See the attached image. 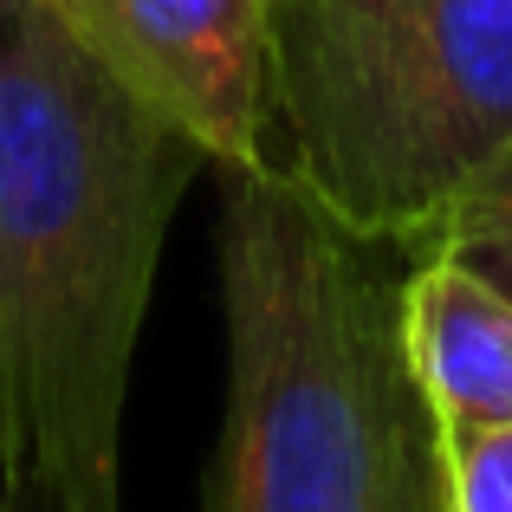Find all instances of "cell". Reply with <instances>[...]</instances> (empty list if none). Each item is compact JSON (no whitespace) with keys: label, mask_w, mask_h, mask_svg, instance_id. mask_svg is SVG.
Here are the masks:
<instances>
[{"label":"cell","mask_w":512,"mask_h":512,"mask_svg":"<svg viewBox=\"0 0 512 512\" xmlns=\"http://www.w3.org/2000/svg\"><path fill=\"white\" fill-rule=\"evenodd\" d=\"M85 46L169 117L201 163H266V13L273 0H59Z\"/></svg>","instance_id":"cell-4"},{"label":"cell","mask_w":512,"mask_h":512,"mask_svg":"<svg viewBox=\"0 0 512 512\" xmlns=\"http://www.w3.org/2000/svg\"><path fill=\"white\" fill-rule=\"evenodd\" d=\"M201 150L59 0H0V493L124 512V402Z\"/></svg>","instance_id":"cell-1"},{"label":"cell","mask_w":512,"mask_h":512,"mask_svg":"<svg viewBox=\"0 0 512 512\" xmlns=\"http://www.w3.org/2000/svg\"><path fill=\"white\" fill-rule=\"evenodd\" d=\"M428 247L461 253V260H474L480 273H493L512 292V150L454 201V214L435 227Z\"/></svg>","instance_id":"cell-6"},{"label":"cell","mask_w":512,"mask_h":512,"mask_svg":"<svg viewBox=\"0 0 512 512\" xmlns=\"http://www.w3.org/2000/svg\"><path fill=\"white\" fill-rule=\"evenodd\" d=\"M448 512H512V428H441Z\"/></svg>","instance_id":"cell-7"},{"label":"cell","mask_w":512,"mask_h":512,"mask_svg":"<svg viewBox=\"0 0 512 512\" xmlns=\"http://www.w3.org/2000/svg\"><path fill=\"white\" fill-rule=\"evenodd\" d=\"M266 130L325 214L428 247L512 150V0H273Z\"/></svg>","instance_id":"cell-3"},{"label":"cell","mask_w":512,"mask_h":512,"mask_svg":"<svg viewBox=\"0 0 512 512\" xmlns=\"http://www.w3.org/2000/svg\"><path fill=\"white\" fill-rule=\"evenodd\" d=\"M0 512H72L59 493H39V487H7L0 493Z\"/></svg>","instance_id":"cell-8"},{"label":"cell","mask_w":512,"mask_h":512,"mask_svg":"<svg viewBox=\"0 0 512 512\" xmlns=\"http://www.w3.org/2000/svg\"><path fill=\"white\" fill-rule=\"evenodd\" d=\"M402 253L279 163L221 169L227 422L208 512H448L441 422L402 338Z\"/></svg>","instance_id":"cell-2"},{"label":"cell","mask_w":512,"mask_h":512,"mask_svg":"<svg viewBox=\"0 0 512 512\" xmlns=\"http://www.w3.org/2000/svg\"><path fill=\"white\" fill-rule=\"evenodd\" d=\"M402 338L441 428H512V292L448 247L402 279Z\"/></svg>","instance_id":"cell-5"}]
</instances>
